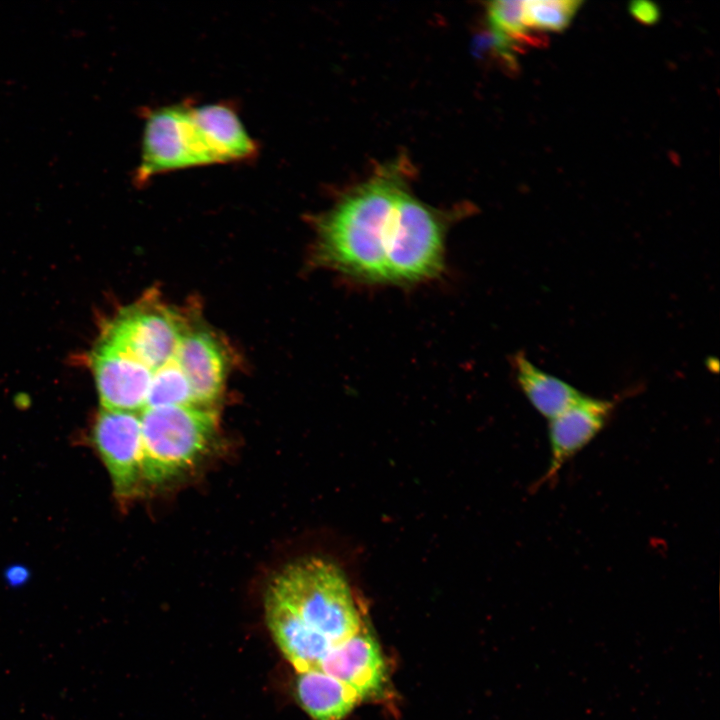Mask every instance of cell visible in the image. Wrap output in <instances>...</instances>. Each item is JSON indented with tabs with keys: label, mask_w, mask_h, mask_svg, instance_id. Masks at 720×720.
Here are the masks:
<instances>
[{
	"label": "cell",
	"mask_w": 720,
	"mask_h": 720,
	"mask_svg": "<svg viewBox=\"0 0 720 720\" xmlns=\"http://www.w3.org/2000/svg\"><path fill=\"white\" fill-rule=\"evenodd\" d=\"M400 168H382L320 216L315 246L319 265L353 282L387 285L397 204L407 189Z\"/></svg>",
	"instance_id": "obj_1"
},
{
	"label": "cell",
	"mask_w": 720,
	"mask_h": 720,
	"mask_svg": "<svg viewBox=\"0 0 720 720\" xmlns=\"http://www.w3.org/2000/svg\"><path fill=\"white\" fill-rule=\"evenodd\" d=\"M265 598L284 606L332 644L363 627L346 577L323 558L309 557L287 565L272 579Z\"/></svg>",
	"instance_id": "obj_2"
},
{
	"label": "cell",
	"mask_w": 720,
	"mask_h": 720,
	"mask_svg": "<svg viewBox=\"0 0 720 720\" xmlns=\"http://www.w3.org/2000/svg\"><path fill=\"white\" fill-rule=\"evenodd\" d=\"M143 481L166 483L195 465L217 432L213 407L165 406L140 413Z\"/></svg>",
	"instance_id": "obj_3"
},
{
	"label": "cell",
	"mask_w": 720,
	"mask_h": 720,
	"mask_svg": "<svg viewBox=\"0 0 720 720\" xmlns=\"http://www.w3.org/2000/svg\"><path fill=\"white\" fill-rule=\"evenodd\" d=\"M447 217L406 190L396 212L388 253L387 285L410 286L438 278L445 267Z\"/></svg>",
	"instance_id": "obj_4"
},
{
	"label": "cell",
	"mask_w": 720,
	"mask_h": 720,
	"mask_svg": "<svg viewBox=\"0 0 720 720\" xmlns=\"http://www.w3.org/2000/svg\"><path fill=\"white\" fill-rule=\"evenodd\" d=\"M187 326L176 310L151 298L119 312L101 338L128 353L153 377L177 356Z\"/></svg>",
	"instance_id": "obj_5"
},
{
	"label": "cell",
	"mask_w": 720,
	"mask_h": 720,
	"mask_svg": "<svg viewBox=\"0 0 720 720\" xmlns=\"http://www.w3.org/2000/svg\"><path fill=\"white\" fill-rule=\"evenodd\" d=\"M214 164L191 119L189 108L164 106L147 113L135 184L161 173Z\"/></svg>",
	"instance_id": "obj_6"
},
{
	"label": "cell",
	"mask_w": 720,
	"mask_h": 720,
	"mask_svg": "<svg viewBox=\"0 0 720 720\" xmlns=\"http://www.w3.org/2000/svg\"><path fill=\"white\" fill-rule=\"evenodd\" d=\"M92 440L120 499L135 497L141 488L142 436L139 413L101 408Z\"/></svg>",
	"instance_id": "obj_7"
},
{
	"label": "cell",
	"mask_w": 720,
	"mask_h": 720,
	"mask_svg": "<svg viewBox=\"0 0 720 720\" xmlns=\"http://www.w3.org/2000/svg\"><path fill=\"white\" fill-rule=\"evenodd\" d=\"M318 669L349 687L360 702L385 695L388 674L384 656L364 626L352 636L332 644Z\"/></svg>",
	"instance_id": "obj_8"
},
{
	"label": "cell",
	"mask_w": 720,
	"mask_h": 720,
	"mask_svg": "<svg viewBox=\"0 0 720 720\" xmlns=\"http://www.w3.org/2000/svg\"><path fill=\"white\" fill-rule=\"evenodd\" d=\"M90 361L102 408L139 414L144 410L152 380L145 366L102 338Z\"/></svg>",
	"instance_id": "obj_9"
},
{
	"label": "cell",
	"mask_w": 720,
	"mask_h": 720,
	"mask_svg": "<svg viewBox=\"0 0 720 720\" xmlns=\"http://www.w3.org/2000/svg\"><path fill=\"white\" fill-rule=\"evenodd\" d=\"M615 402L581 394L549 420L550 461L542 481L553 478L565 463L587 446L604 428Z\"/></svg>",
	"instance_id": "obj_10"
},
{
	"label": "cell",
	"mask_w": 720,
	"mask_h": 720,
	"mask_svg": "<svg viewBox=\"0 0 720 720\" xmlns=\"http://www.w3.org/2000/svg\"><path fill=\"white\" fill-rule=\"evenodd\" d=\"M178 362L199 407H213L223 391L227 362L216 338L204 329L187 326L178 348Z\"/></svg>",
	"instance_id": "obj_11"
},
{
	"label": "cell",
	"mask_w": 720,
	"mask_h": 720,
	"mask_svg": "<svg viewBox=\"0 0 720 720\" xmlns=\"http://www.w3.org/2000/svg\"><path fill=\"white\" fill-rule=\"evenodd\" d=\"M189 112L214 163L242 161L255 156V141L229 105L205 104L191 107Z\"/></svg>",
	"instance_id": "obj_12"
},
{
	"label": "cell",
	"mask_w": 720,
	"mask_h": 720,
	"mask_svg": "<svg viewBox=\"0 0 720 720\" xmlns=\"http://www.w3.org/2000/svg\"><path fill=\"white\" fill-rule=\"evenodd\" d=\"M264 609L276 644L297 673L318 668L332 643L279 603L264 598Z\"/></svg>",
	"instance_id": "obj_13"
},
{
	"label": "cell",
	"mask_w": 720,
	"mask_h": 720,
	"mask_svg": "<svg viewBox=\"0 0 720 720\" xmlns=\"http://www.w3.org/2000/svg\"><path fill=\"white\" fill-rule=\"evenodd\" d=\"M296 696L313 720H343L360 702L342 682L316 668L298 672Z\"/></svg>",
	"instance_id": "obj_14"
},
{
	"label": "cell",
	"mask_w": 720,
	"mask_h": 720,
	"mask_svg": "<svg viewBox=\"0 0 720 720\" xmlns=\"http://www.w3.org/2000/svg\"><path fill=\"white\" fill-rule=\"evenodd\" d=\"M516 380L531 405L548 420L569 407L581 393L569 383L535 366L523 353L513 356Z\"/></svg>",
	"instance_id": "obj_15"
},
{
	"label": "cell",
	"mask_w": 720,
	"mask_h": 720,
	"mask_svg": "<svg viewBox=\"0 0 720 720\" xmlns=\"http://www.w3.org/2000/svg\"><path fill=\"white\" fill-rule=\"evenodd\" d=\"M493 39L511 51L521 45H543L544 38L528 29L523 21V1L499 0L488 5Z\"/></svg>",
	"instance_id": "obj_16"
},
{
	"label": "cell",
	"mask_w": 720,
	"mask_h": 720,
	"mask_svg": "<svg viewBox=\"0 0 720 720\" xmlns=\"http://www.w3.org/2000/svg\"><path fill=\"white\" fill-rule=\"evenodd\" d=\"M165 406H196L177 356L153 374L144 409Z\"/></svg>",
	"instance_id": "obj_17"
},
{
	"label": "cell",
	"mask_w": 720,
	"mask_h": 720,
	"mask_svg": "<svg viewBox=\"0 0 720 720\" xmlns=\"http://www.w3.org/2000/svg\"><path fill=\"white\" fill-rule=\"evenodd\" d=\"M582 3L578 0L523 1V21L534 32H562L571 24Z\"/></svg>",
	"instance_id": "obj_18"
},
{
	"label": "cell",
	"mask_w": 720,
	"mask_h": 720,
	"mask_svg": "<svg viewBox=\"0 0 720 720\" xmlns=\"http://www.w3.org/2000/svg\"><path fill=\"white\" fill-rule=\"evenodd\" d=\"M631 15L642 24H655L660 18L658 6L651 1H633L629 4Z\"/></svg>",
	"instance_id": "obj_19"
}]
</instances>
